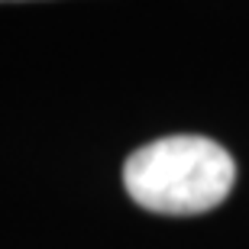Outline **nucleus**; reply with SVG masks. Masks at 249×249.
Listing matches in <instances>:
<instances>
[{
  "label": "nucleus",
  "mask_w": 249,
  "mask_h": 249,
  "mask_svg": "<svg viewBox=\"0 0 249 249\" xmlns=\"http://www.w3.org/2000/svg\"><path fill=\"white\" fill-rule=\"evenodd\" d=\"M236 162L207 136H165L139 146L123 165L126 194L152 213H204L233 191Z\"/></svg>",
  "instance_id": "nucleus-1"
}]
</instances>
